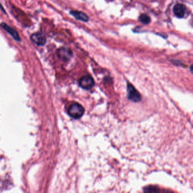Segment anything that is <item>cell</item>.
<instances>
[{
	"label": "cell",
	"mask_w": 193,
	"mask_h": 193,
	"mask_svg": "<svg viewBox=\"0 0 193 193\" xmlns=\"http://www.w3.org/2000/svg\"><path fill=\"white\" fill-rule=\"evenodd\" d=\"M85 109L82 105L78 103L72 104L68 109V113L70 116L75 119L80 118L84 114Z\"/></svg>",
	"instance_id": "cell-1"
},
{
	"label": "cell",
	"mask_w": 193,
	"mask_h": 193,
	"mask_svg": "<svg viewBox=\"0 0 193 193\" xmlns=\"http://www.w3.org/2000/svg\"><path fill=\"white\" fill-rule=\"evenodd\" d=\"M127 96L129 100L133 102H139L141 100V95L135 87L131 85H127Z\"/></svg>",
	"instance_id": "cell-2"
},
{
	"label": "cell",
	"mask_w": 193,
	"mask_h": 193,
	"mask_svg": "<svg viewBox=\"0 0 193 193\" xmlns=\"http://www.w3.org/2000/svg\"><path fill=\"white\" fill-rule=\"evenodd\" d=\"M57 57L63 61H69L73 56V52L71 49L66 47H61L57 52Z\"/></svg>",
	"instance_id": "cell-3"
},
{
	"label": "cell",
	"mask_w": 193,
	"mask_h": 193,
	"mask_svg": "<svg viewBox=\"0 0 193 193\" xmlns=\"http://www.w3.org/2000/svg\"><path fill=\"white\" fill-rule=\"evenodd\" d=\"M80 85L82 88L85 90H90L95 85L94 80L90 75H85L82 77L79 82Z\"/></svg>",
	"instance_id": "cell-4"
},
{
	"label": "cell",
	"mask_w": 193,
	"mask_h": 193,
	"mask_svg": "<svg viewBox=\"0 0 193 193\" xmlns=\"http://www.w3.org/2000/svg\"><path fill=\"white\" fill-rule=\"evenodd\" d=\"M31 40L35 44L39 46H43L46 44V36L42 33H35L31 36Z\"/></svg>",
	"instance_id": "cell-5"
},
{
	"label": "cell",
	"mask_w": 193,
	"mask_h": 193,
	"mask_svg": "<svg viewBox=\"0 0 193 193\" xmlns=\"http://www.w3.org/2000/svg\"><path fill=\"white\" fill-rule=\"evenodd\" d=\"M1 26L2 28L5 30L6 32L10 35L13 37V38L14 40L17 41H21V38L19 37V35L18 34L17 31L15 29H13L11 27H10L9 25H7L6 23L2 22L1 23Z\"/></svg>",
	"instance_id": "cell-6"
},
{
	"label": "cell",
	"mask_w": 193,
	"mask_h": 193,
	"mask_svg": "<svg viewBox=\"0 0 193 193\" xmlns=\"http://www.w3.org/2000/svg\"><path fill=\"white\" fill-rule=\"evenodd\" d=\"M186 6L183 4H177L173 7V12L177 17L182 18L183 17L186 13Z\"/></svg>",
	"instance_id": "cell-7"
},
{
	"label": "cell",
	"mask_w": 193,
	"mask_h": 193,
	"mask_svg": "<svg viewBox=\"0 0 193 193\" xmlns=\"http://www.w3.org/2000/svg\"><path fill=\"white\" fill-rule=\"evenodd\" d=\"M70 14L77 19L83 22H86L89 19L88 17L85 14V13L82 12H78V11H71L70 12Z\"/></svg>",
	"instance_id": "cell-8"
},
{
	"label": "cell",
	"mask_w": 193,
	"mask_h": 193,
	"mask_svg": "<svg viewBox=\"0 0 193 193\" xmlns=\"http://www.w3.org/2000/svg\"><path fill=\"white\" fill-rule=\"evenodd\" d=\"M139 21L144 24H147L150 23L151 18L147 14H143L142 15H141L139 17Z\"/></svg>",
	"instance_id": "cell-9"
},
{
	"label": "cell",
	"mask_w": 193,
	"mask_h": 193,
	"mask_svg": "<svg viewBox=\"0 0 193 193\" xmlns=\"http://www.w3.org/2000/svg\"><path fill=\"white\" fill-rule=\"evenodd\" d=\"M0 9H1V10H2L3 12H4V13H6V12H5V11L4 10V8H3V7L2 6H1V5L0 4Z\"/></svg>",
	"instance_id": "cell-10"
}]
</instances>
